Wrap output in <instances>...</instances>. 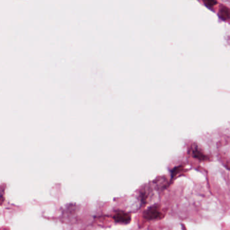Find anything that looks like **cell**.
<instances>
[{
  "mask_svg": "<svg viewBox=\"0 0 230 230\" xmlns=\"http://www.w3.org/2000/svg\"><path fill=\"white\" fill-rule=\"evenodd\" d=\"M144 218L147 220H153L161 217V213L158 205H153L144 212Z\"/></svg>",
  "mask_w": 230,
  "mask_h": 230,
  "instance_id": "cell-1",
  "label": "cell"
},
{
  "mask_svg": "<svg viewBox=\"0 0 230 230\" xmlns=\"http://www.w3.org/2000/svg\"><path fill=\"white\" fill-rule=\"evenodd\" d=\"M113 220L118 224H129L131 221V216L128 213L123 211H117L113 217Z\"/></svg>",
  "mask_w": 230,
  "mask_h": 230,
  "instance_id": "cell-2",
  "label": "cell"
},
{
  "mask_svg": "<svg viewBox=\"0 0 230 230\" xmlns=\"http://www.w3.org/2000/svg\"><path fill=\"white\" fill-rule=\"evenodd\" d=\"M192 156L201 161H205L207 159V157L198 148H195L192 150Z\"/></svg>",
  "mask_w": 230,
  "mask_h": 230,
  "instance_id": "cell-3",
  "label": "cell"
},
{
  "mask_svg": "<svg viewBox=\"0 0 230 230\" xmlns=\"http://www.w3.org/2000/svg\"><path fill=\"white\" fill-rule=\"evenodd\" d=\"M219 16L222 20H228L229 16V9L225 6L222 7V8L220 9V10H219Z\"/></svg>",
  "mask_w": 230,
  "mask_h": 230,
  "instance_id": "cell-4",
  "label": "cell"
},
{
  "mask_svg": "<svg viewBox=\"0 0 230 230\" xmlns=\"http://www.w3.org/2000/svg\"><path fill=\"white\" fill-rule=\"evenodd\" d=\"M182 167L181 166H178V167H174L173 170H171V178H173L175 175H176V174L178 173V172H180L182 170Z\"/></svg>",
  "mask_w": 230,
  "mask_h": 230,
  "instance_id": "cell-5",
  "label": "cell"
},
{
  "mask_svg": "<svg viewBox=\"0 0 230 230\" xmlns=\"http://www.w3.org/2000/svg\"><path fill=\"white\" fill-rule=\"evenodd\" d=\"M205 5L207 6V7H209V8H211V7L214 6L216 3H217V2H215V1H211V0H210V1H205L204 2Z\"/></svg>",
  "mask_w": 230,
  "mask_h": 230,
  "instance_id": "cell-6",
  "label": "cell"
}]
</instances>
